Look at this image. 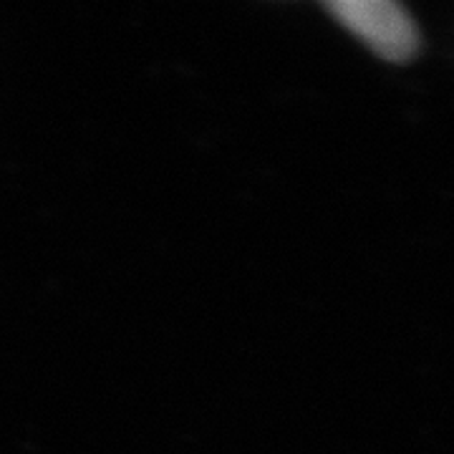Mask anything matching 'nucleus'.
<instances>
[{"label":"nucleus","instance_id":"f257e3e1","mask_svg":"<svg viewBox=\"0 0 454 454\" xmlns=\"http://www.w3.org/2000/svg\"><path fill=\"white\" fill-rule=\"evenodd\" d=\"M325 8L384 61L406 64L419 53V28L409 11L394 0H333Z\"/></svg>","mask_w":454,"mask_h":454}]
</instances>
